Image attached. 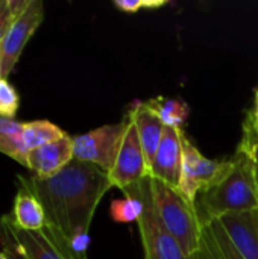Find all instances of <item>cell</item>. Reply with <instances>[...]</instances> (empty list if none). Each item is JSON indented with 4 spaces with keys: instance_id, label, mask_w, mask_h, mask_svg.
<instances>
[{
    "instance_id": "6da1fadb",
    "label": "cell",
    "mask_w": 258,
    "mask_h": 259,
    "mask_svg": "<svg viewBox=\"0 0 258 259\" xmlns=\"http://www.w3.org/2000/svg\"><path fill=\"white\" fill-rule=\"evenodd\" d=\"M18 188L32 194L41 205L44 235L53 244L88 247V231L103 196L113 188L102 168L73 159L52 178L17 176Z\"/></svg>"
},
{
    "instance_id": "7a4b0ae2",
    "label": "cell",
    "mask_w": 258,
    "mask_h": 259,
    "mask_svg": "<svg viewBox=\"0 0 258 259\" xmlns=\"http://www.w3.org/2000/svg\"><path fill=\"white\" fill-rule=\"evenodd\" d=\"M193 206L202 228L227 214L257 209V185L251 156L237 147L230 173L219 182L199 191Z\"/></svg>"
},
{
    "instance_id": "3957f363",
    "label": "cell",
    "mask_w": 258,
    "mask_h": 259,
    "mask_svg": "<svg viewBox=\"0 0 258 259\" xmlns=\"http://www.w3.org/2000/svg\"><path fill=\"white\" fill-rule=\"evenodd\" d=\"M151 190L154 205L163 225L178 241L186 256L195 258L201 249L202 226L193 203H190L176 188L154 178H151Z\"/></svg>"
},
{
    "instance_id": "277c9868",
    "label": "cell",
    "mask_w": 258,
    "mask_h": 259,
    "mask_svg": "<svg viewBox=\"0 0 258 259\" xmlns=\"http://www.w3.org/2000/svg\"><path fill=\"white\" fill-rule=\"evenodd\" d=\"M123 193L137 196L143 203V212L137 223L140 229L144 259H195L186 256L178 241L163 225L154 205L149 176L125 188Z\"/></svg>"
},
{
    "instance_id": "5b68a950",
    "label": "cell",
    "mask_w": 258,
    "mask_h": 259,
    "mask_svg": "<svg viewBox=\"0 0 258 259\" xmlns=\"http://www.w3.org/2000/svg\"><path fill=\"white\" fill-rule=\"evenodd\" d=\"M129 126V115L114 124H105L73 138V156L76 161L93 164L109 173Z\"/></svg>"
},
{
    "instance_id": "8992f818",
    "label": "cell",
    "mask_w": 258,
    "mask_h": 259,
    "mask_svg": "<svg viewBox=\"0 0 258 259\" xmlns=\"http://www.w3.org/2000/svg\"><path fill=\"white\" fill-rule=\"evenodd\" d=\"M231 168L233 158L222 161L205 158L182 131V171L178 191L190 203H195L199 191L219 182Z\"/></svg>"
},
{
    "instance_id": "52a82bcc",
    "label": "cell",
    "mask_w": 258,
    "mask_h": 259,
    "mask_svg": "<svg viewBox=\"0 0 258 259\" xmlns=\"http://www.w3.org/2000/svg\"><path fill=\"white\" fill-rule=\"evenodd\" d=\"M0 244L8 258L70 259L56 250L43 231H24L14 223L12 215L0 219Z\"/></svg>"
},
{
    "instance_id": "ba28073f",
    "label": "cell",
    "mask_w": 258,
    "mask_h": 259,
    "mask_svg": "<svg viewBox=\"0 0 258 259\" xmlns=\"http://www.w3.org/2000/svg\"><path fill=\"white\" fill-rule=\"evenodd\" d=\"M44 18V3L30 0L26 9L14 20L0 44V77L6 79L15 67L24 46Z\"/></svg>"
},
{
    "instance_id": "9c48e42d",
    "label": "cell",
    "mask_w": 258,
    "mask_h": 259,
    "mask_svg": "<svg viewBox=\"0 0 258 259\" xmlns=\"http://www.w3.org/2000/svg\"><path fill=\"white\" fill-rule=\"evenodd\" d=\"M146 176H149L146 158L141 149L135 123L129 115V126L126 129L125 138L117 153L114 167L108 173V178L113 187L123 191L125 188L143 181Z\"/></svg>"
},
{
    "instance_id": "30bf717a",
    "label": "cell",
    "mask_w": 258,
    "mask_h": 259,
    "mask_svg": "<svg viewBox=\"0 0 258 259\" xmlns=\"http://www.w3.org/2000/svg\"><path fill=\"white\" fill-rule=\"evenodd\" d=\"M181 171H182V129L166 126L163 140L149 167V176L178 190L181 182Z\"/></svg>"
},
{
    "instance_id": "8fae6325",
    "label": "cell",
    "mask_w": 258,
    "mask_h": 259,
    "mask_svg": "<svg viewBox=\"0 0 258 259\" xmlns=\"http://www.w3.org/2000/svg\"><path fill=\"white\" fill-rule=\"evenodd\" d=\"M73 156V138L65 135L61 140L30 150L26 156V167L38 178H52L64 170Z\"/></svg>"
},
{
    "instance_id": "7c38bea8",
    "label": "cell",
    "mask_w": 258,
    "mask_h": 259,
    "mask_svg": "<svg viewBox=\"0 0 258 259\" xmlns=\"http://www.w3.org/2000/svg\"><path fill=\"white\" fill-rule=\"evenodd\" d=\"M243 259H258V208L217 220Z\"/></svg>"
},
{
    "instance_id": "4fadbf2b",
    "label": "cell",
    "mask_w": 258,
    "mask_h": 259,
    "mask_svg": "<svg viewBox=\"0 0 258 259\" xmlns=\"http://www.w3.org/2000/svg\"><path fill=\"white\" fill-rule=\"evenodd\" d=\"M128 114L131 115L132 121L135 123V127H137V132L140 137V143H141V149H143V153L146 158L148 171H149V167L154 161L155 152L163 140L166 124L161 121V118L157 115V112L146 102H137L128 111Z\"/></svg>"
},
{
    "instance_id": "5bb4252c",
    "label": "cell",
    "mask_w": 258,
    "mask_h": 259,
    "mask_svg": "<svg viewBox=\"0 0 258 259\" xmlns=\"http://www.w3.org/2000/svg\"><path fill=\"white\" fill-rule=\"evenodd\" d=\"M201 252L207 259H243L219 222L202 228Z\"/></svg>"
},
{
    "instance_id": "9a60e30c",
    "label": "cell",
    "mask_w": 258,
    "mask_h": 259,
    "mask_svg": "<svg viewBox=\"0 0 258 259\" xmlns=\"http://www.w3.org/2000/svg\"><path fill=\"white\" fill-rule=\"evenodd\" d=\"M14 223L24 231H43L46 225L44 212L40 202L24 190H18L12 211Z\"/></svg>"
},
{
    "instance_id": "2e32d148",
    "label": "cell",
    "mask_w": 258,
    "mask_h": 259,
    "mask_svg": "<svg viewBox=\"0 0 258 259\" xmlns=\"http://www.w3.org/2000/svg\"><path fill=\"white\" fill-rule=\"evenodd\" d=\"M0 153L26 167L27 152L23 144V123L0 117Z\"/></svg>"
},
{
    "instance_id": "e0dca14e",
    "label": "cell",
    "mask_w": 258,
    "mask_h": 259,
    "mask_svg": "<svg viewBox=\"0 0 258 259\" xmlns=\"http://www.w3.org/2000/svg\"><path fill=\"white\" fill-rule=\"evenodd\" d=\"M65 135L67 134L61 127L50 123L49 120H35L23 123V144L27 153L36 147L61 140Z\"/></svg>"
},
{
    "instance_id": "ac0fdd59",
    "label": "cell",
    "mask_w": 258,
    "mask_h": 259,
    "mask_svg": "<svg viewBox=\"0 0 258 259\" xmlns=\"http://www.w3.org/2000/svg\"><path fill=\"white\" fill-rule=\"evenodd\" d=\"M146 103L157 112V115L166 126L182 129V124L189 115V106L186 102L179 99H167L158 96L152 100H148Z\"/></svg>"
},
{
    "instance_id": "d6986e66",
    "label": "cell",
    "mask_w": 258,
    "mask_h": 259,
    "mask_svg": "<svg viewBox=\"0 0 258 259\" xmlns=\"http://www.w3.org/2000/svg\"><path fill=\"white\" fill-rule=\"evenodd\" d=\"M125 199L123 200H116L111 205V215L116 222H138L141 212H143V203L141 200L131 194V193H123Z\"/></svg>"
},
{
    "instance_id": "ffe728a7",
    "label": "cell",
    "mask_w": 258,
    "mask_h": 259,
    "mask_svg": "<svg viewBox=\"0 0 258 259\" xmlns=\"http://www.w3.org/2000/svg\"><path fill=\"white\" fill-rule=\"evenodd\" d=\"M239 149L245 150L252 159L258 199V135L255 132V127H254V123H252V118L249 117V114H248V117H246V120L243 123V137H242V141L239 144Z\"/></svg>"
},
{
    "instance_id": "44dd1931",
    "label": "cell",
    "mask_w": 258,
    "mask_h": 259,
    "mask_svg": "<svg viewBox=\"0 0 258 259\" xmlns=\"http://www.w3.org/2000/svg\"><path fill=\"white\" fill-rule=\"evenodd\" d=\"M30 0H0V44L14 20L26 9Z\"/></svg>"
},
{
    "instance_id": "7402d4cb",
    "label": "cell",
    "mask_w": 258,
    "mask_h": 259,
    "mask_svg": "<svg viewBox=\"0 0 258 259\" xmlns=\"http://www.w3.org/2000/svg\"><path fill=\"white\" fill-rule=\"evenodd\" d=\"M18 94L8 79L0 77V117L12 118L18 109Z\"/></svg>"
},
{
    "instance_id": "603a6c76",
    "label": "cell",
    "mask_w": 258,
    "mask_h": 259,
    "mask_svg": "<svg viewBox=\"0 0 258 259\" xmlns=\"http://www.w3.org/2000/svg\"><path fill=\"white\" fill-rule=\"evenodd\" d=\"M167 3V0H116L114 6L122 12L135 14L141 9H160Z\"/></svg>"
},
{
    "instance_id": "cb8c5ba5",
    "label": "cell",
    "mask_w": 258,
    "mask_h": 259,
    "mask_svg": "<svg viewBox=\"0 0 258 259\" xmlns=\"http://www.w3.org/2000/svg\"><path fill=\"white\" fill-rule=\"evenodd\" d=\"M248 114H249V117L252 118V123H254V127H255V132H257V135H258V100L257 99H254V106L251 108V111H249Z\"/></svg>"
},
{
    "instance_id": "d4e9b609",
    "label": "cell",
    "mask_w": 258,
    "mask_h": 259,
    "mask_svg": "<svg viewBox=\"0 0 258 259\" xmlns=\"http://www.w3.org/2000/svg\"><path fill=\"white\" fill-rule=\"evenodd\" d=\"M195 259H207V258H205V255H204V253L201 252V249H199V252H198V255L195 256Z\"/></svg>"
},
{
    "instance_id": "484cf974",
    "label": "cell",
    "mask_w": 258,
    "mask_h": 259,
    "mask_svg": "<svg viewBox=\"0 0 258 259\" xmlns=\"http://www.w3.org/2000/svg\"><path fill=\"white\" fill-rule=\"evenodd\" d=\"M0 259H8V256H6L5 253H2V252H0Z\"/></svg>"
},
{
    "instance_id": "4316f807",
    "label": "cell",
    "mask_w": 258,
    "mask_h": 259,
    "mask_svg": "<svg viewBox=\"0 0 258 259\" xmlns=\"http://www.w3.org/2000/svg\"><path fill=\"white\" fill-rule=\"evenodd\" d=\"M255 99L258 100V85H257V88H255Z\"/></svg>"
},
{
    "instance_id": "83f0119b",
    "label": "cell",
    "mask_w": 258,
    "mask_h": 259,
    "mask_svg": "<svg viewBox=\"0 0 258 259\" xmlns=\"http://www.w3.org/2000/svg\"><path fill=\"white\" fill-rule=\"evenodd\" d=\"M8 259H20V258H8Z\"/></svg>"
}]
</instances>
